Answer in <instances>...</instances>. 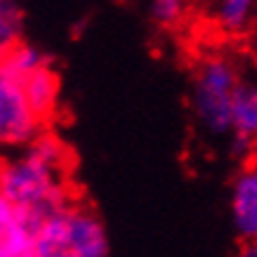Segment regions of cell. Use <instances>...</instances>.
Returning <instances> with one entry per match:
<instances>
[{
    "label": "cell",
    "mask_w": 257,
    "mask_h": 257,
    "mask_svg": "<svg viewBox=\"0 0 257 257\" xmlns=\"http://www.w3.org/2000/svg\"><path fill=\"white\" fill-rule=\"evenodd\" d=\"M22 19L24 15L17 0H0V59L19 43Z\"/></svg>",
    "instance_id": "cell-9"
},
{
    "label": "cell",
    "mask_w": 257,
    "mask_h": 257,
    "mask_svg": "<svg viewBox=\"0 0 257 257\" xmlns=\"http://www.w3.org/2000/svg\"><path fill=\"white\" fill-rule=\"evenodd\" d=\"M33 257H106L104 226L92 212L59 208L43 219Z\"/></svg>",
    "instance_id": "cell-2"
},
{
    "label": "cell",
    "mask_w": 257,
    "mask_h": 257,
    "mask_svg": "<svg viewBox=\"0 0 257 257\" xmlns=\"http://www.w3.org/2000/svg\"><path fill=\"white\" fill-rule=\"evenodd\" d=\"M231 210L238 231L245 238H257V168H250L236 179Z\"/></svg>",
    "instance_id": "cell-7"
},
{
    "label": "cell",
    "mask_w": 257,
    "mask_h": 257,
    "mask_svg": "<svg viewBox=\"0 0 257 257\" xmlns=\"http://www.w3.org/2000/svg\"><path fill=\"white\" fill-rule=\"evenodd\" d=\"M257 0H219L217 3V22L229 33L245 31L255 17Z\"/></svg>",
    "instance_id": "cell-8"
},
{
    "label": "cell",
    "mask_w": 257,
    "mask_h": 257,
    "mask_svg": "<svg viewBox=\"0 0 257 257\" xmlns=\"http://www.w3.org/2000/svg\"><path fill=\"white\" fill-rule=\"evenodd\" d=\"M236 66L224 57H208L194 80V109L205 130L222 135L231 130V99L238 87Z\"/></svg>",
    "instance_id": "cell-3"
},
{
    "label": "cell",
    "mask_w": 257,
    "mask_h": 257,
    "mask_svg": "<svg viewBox=\"0 0 257 257\" xmlns=\"http://www.w3.org/2000/svg\"><path fill=\"white\" fill-rule=\"evenodd\" d=\"M189 0H154L151 3V15L158 24L163 26H175L182 22V17L187 15Z\"/></svg>",
    "instance_id": "cell-11"
},
{
    "label": "cell",
    "mask_w": 257,
    "mask_h": 257,
    "mask_svg": "<svg viewBox=\"0 0 257 257\" xmlns=\"http://www.w3.org/2000/svg\"><path fill=\"white\" fill-rule=\"evenodd\" d=\"M0 64H5L12 73H17L19 78H24L26 73H31V71L45 66L47 62H45V57H43L40 50H36V47H31V45H19V43H17L8 55L0 59Z\"/></svg>",
    "instance_id": "cell-10"
},
{
    "label": "cell",
    "mask_w": 257,
    "mask_h": 257,
    "mask_svg": "<svg viewBox=\"0 0 257 257\" xmlns=\"http://www.w3.org/2000/svg\"><path fill=\"white\" fill-rule=\"evenodd\" d=\"M40 120L24 97L22 78L0 64V142L24 144L36 140Z\"/></svg>",
    "instance_id": "cell-4"
},
{
    "label": "cell",
    "mask_w": 257,
    "mask_h": 257,
    "mask_svg": "<svg viewBox=\"0 0 257 257\" xmlns=\"http://www.w3.org/2000/svg\"><path fill=\"white\" fill-rule=\"evenodd\" d=\"M22 87H24V97L29 101L31 111L36 113L40 123L55 113L57 106V94H59V80H57L55 71L50 66H40V69L26 73L22 78Z\"/></svg>",
    "instance_id": "cell-6"
},
{
    "label": "cell",
    "mask_w": 257,
    "mask_h": 257,
    "mask_svg": "<svg viewBox=\"0 0 257 257\" xmlns=\"http://www.w3.org/2000/svg\"><path fill=\"white\" fill-rule=\"evenodd\" d=\"M62 168V163H52L29 149L24 158L0 168V196L19 210L47 217L66 201Z\"/></svg>",
    "instance_id": "cell-1"
},
{
    "label": "cell",
    "mask_w": 257,
    "mask_h": 257,
    "mask_svg": "<svg viewBox=\"0 0 257 257\" xmlns=\"http://www.w3.org/2000/svg\"><path fill=\"white\" fill-rule=\"evenodd\" d=\"M238 257H257V238H250L241 248V255Z\"/></svg>",
    "instance_id": "cell-12"
},
{
    "label": "cell",
    "mask_w": 257,
    "mask_h": 257,
    "mask_svg": "<svg viewBox=\"0 0 257 257\" xmlns=\"http://www.w3.org/2000/svg\"><path fill=\"white\" fill-rule=\"evenodd\" d=\"M252 43H255V47H257V10H255V17H252Z\"/></svg>",
    "instance_id": "cell-13"
},
{
    "label": "cell",
    "mask_w": 257,
    "mask_h": 257,
    "mask_svg": "<svg viewBox=\"0 0 257 257\" xmlns=\"http://www.w3.org/2000/svg\"><path fill=\"white\" fill-rule=\"evenodd\" d=\"M250 156H252V168H257V140L252 142V149H250Z\"/></svg>",
    "instance_id": "cell-14"
},
{
    "label": "cell",
    "mask_w": 257,
    "mask_h": 257,
    "mask_svg": "<svg viewBox=\"0 0 257 257\" xmlns=\"http://www.w3.org/2000/svg\"><path fill=\"white\" fill-rule=\"evenodd\" d=\"M231 130L236 135V151H250L257 140V85L238 83L231 99Z\"/></svg>",
    "instance_id": "cell-5"
}]
</instances>
